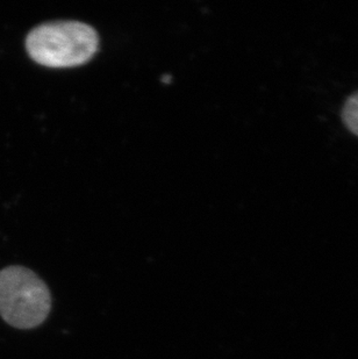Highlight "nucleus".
Masks as SVG:
<instances>
[{"instance_id": "obj_2", "label": "nucleus", "mask_w": 358, "mask_h": 359, "mask_svg": "<svg viewBox=\"0 0 358 359\" xmlns=\"http://www.w3.org/2000/svg\"><path fill=\"white\" fill-rule=\"evenodd\" d=\"M51 309L47 285L24 266L0 271V316L14 328L33 329L42 325Z\"/></svg>"}, {"instance_id": "obj_1", "label": "nucleus", "mask_w": 358, "mask_h": 359, "mask_svg": "<svg viewBox=\"0 0 358 359\" xmlns=\"http://www.w3.org/2000/svg\"><path fill=\"white\" fill-rule=\"evenodd\" d=\"M98 33L81 21H53L40 25L28 34L26 49L39 65L72 68L84 65L97 53Z\"/></svg>"}, {"instance_id": "obj_3", "label": "nucleus", "mask_w": 358, "mask_h": 359, "mask_svg": "<svg viewBox=\"0 0 358 359\" xmlns=\"http://www.w3.org/2000/svg\"><path fill=\"white\" fill-rule=\"evenodd\" d=\"M342 120L345 127L358 136V92L347 99L342 109Z\"/></svg>"}]
</instances>
